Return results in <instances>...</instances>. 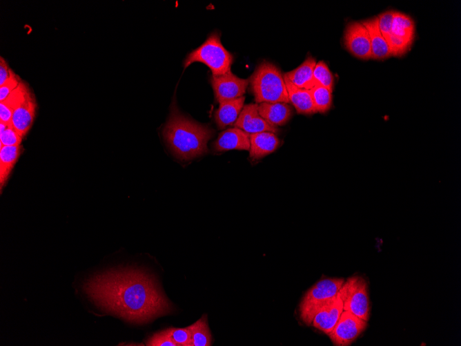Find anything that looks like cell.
<instances>
[{"label": "cell", "mask_w": 461, "mask_h": 346, "mask_svg": "<svg viewBox=\"0 0 461 346\" xmlns=\"http://www.w3.org/2000/svg\"><path fill=\"white\" fill-rule=\"evenodd\" d=\"M313 79L316 85L325 87L332 92L334 78L324 61H320L316 63L313 70Z\"/></svg>", "instance_id": "cell-25"}, {"label": "cell", "mask_w": 461, "mask_h": 346, "mask_svg": "<svg viewBox=\"0 0 461 346\" xmlns=\"http://www.w3.org/2000/svg\"><path fill=\"white\" fill-rule=\"evenodd\" d=\"M28 88V84L21 81L5 99L0 102V121L10 122L14 110L23 98Z\"/></svg>", "instance_id": "cell-22"}, {"label": "cell", "mask_w": 461, "mask_h": 346, "mask_svg": "<svg viewBox=\"0 0 461 346\" xmlns=\"http://www.w3.org/2000/svg\"><path fill=\"white\" fill-rule=\"evenodd\" d=\"M187 327L190 333L192 346L211 345L212 336L206 316H202L200 319Z\"/></svg>", "instance_id": "cell-23"}, {"label": "cell", "mask_w": 461, "mask_h": 346, "mask_svg": "<svg viewBox=\"0 0 461 346\" xmlns=\"http://www.w3.org/2000/svg\"><path fill=\"white\" fill-rule=\"evenodd\" d=\"M21 79L14 73L3 85L0 86V102L5 99L20 84Z\"/></svg>", "instance_id": "cell-30"}, {"label": "cell", "mask_w": 461, "mask_h": 346, "mask_svg": "<svg viewBox=\"0 0 461 346\" xmlns=\"http://www.w3.org/2000/svg\"><path fill=\"white\" fill-rule=\"evenodd\" d=\"M14 71L10 68L3 57H0V86L5 84L12 76Z\"/></svg>", "instance_id": "cell-31"}, {"label": "cell", "mask_w": 461, "mask_h": 346, "mask_svg": "<svg viewBox=\"0 0 461 346\" xmlns=\"http://www.w3.org/2000/svg\"><path fill=\"white\" fill-rule=\"evenodd\" d=\"M164 331L177 346H192L190 333L188 327H170Z\"/></svg>", "instance_id": "cell-27"}, {"label": "cell", "mask_w": 461, "mask_h": 346, "mask_svg": "<svg viewBox=\"0 0 461 346\" xmlns=\"http://www.w3.org/2000/svg\"><path fill=\"white\" fill-rule=\"evenodd\" d=\"M215 131L208 125L189 119L180 113L174 103L163 129V136L174 156L188 161L208 152L207 143Z\"/></svg>", "instance_id": "cell-2"}, {"label": "cell", "mask_w": 461, "mask_h": 346, "mask_svg": "<svg viewBox=\"0 0 461 346\" xmlns=\"http://www.w3.org/2000/svg\"><path fill=\"white\" fill-rule=\"evenodd\" d=\"M22 137L12 124L0 121V148L3 146L20 145Z\"/></svg>", "instance_id": "cell-26"}, {"label": "cell", "mask_w": 461, "mask_h": 346, "mask_svg": "<svg viewBox=\"0 0 461 346\" xmlns=\"http://www.w3.org/2000/svg\"><path fill=\"white\" fill-rule=\"evenodd\" d=\"M284 79L289 101L295 107L297 112L303 115H311L315 113L316 111L310 90L298 88L293 85L286 77H284Z\"/></svg>", "instance_id": "cell-20"}, {"label": "cell", "mask_w": 461, "mask_h": 346, "mask_svg": "<svg viewBox=\"0 0 461 346\" xmlns=\"http://www.w3.org/2000/svg\"><path fill=\"white\" fill-rule=\"evenodd\" d=\"M315 65V59L312 57H308L301 65L293 70L285 73L283 76L295 86L311 90L316 85L313 79Z\"/></svg>", "instance_id": "cell-19"}, {"label": "cell", "mask_w": 461, "mask_h": 346, "mask_svg": "<svg viewBox=\"0 0 461 346\" xmlns=\"http://www.w3.org/2000/svg\"><path fill=\"white\" fill-rule=\"evenodd\" d=\"M234 125L249 135L265 131L276 134L279 131L277 126L271 124L259 115L257 103L244 106Z\"/></svg>", "instance_id": "cell-11"}, {"label": "cell", "mask_w": 461, "mask_h": 346, "mask_svg": "<svg viewBox=\"0 0 461 346\" xmlns=\"http://www.w3.org/2000/svg\"><path fill=\"white\" fill-rule=\"evenodd\" d=\"M37 102L28 88L23 98L14 110L10 123L23 138L30 129L36 114Z\"/></svg>", "instance_id": "cell-12"}, {"label": "cell", "mask_w": 461, "mask_h": 346, "mask_svg": "<svg viewBox=\"0 0 461 346\" xmlns=\"http://www.w3.org/2000/svg\"><path fill=\"white\" fill-rule=\"evenodd\" d=\"M148 346H177L164 330L153 334L146 340Z\"/></svg>", "instance_id": "cell-29"}, {"label": "cell", "mask_w": 461, "mask_h": 346, "mask_svg": "<svg viewBox=\"0 0 461 346\" xmlns=\"http://www.w3.org/2000/svg\"><path fill=\"white\" fill-rule=\"evenodd\" d=\"M22 152L21 145L3 146L0 148V186L1 191L6 185L9 175Z\"/></svg>", "instance_id": "cell-21"}, {"label": "cell", "mask_w": 461, "mask_h": 346, "mask_svg": "<svg viewBox=\"0 0 461 346\" xmlns=\"http://www.w3.org/2000/svg\"><path fill=\"white\" fill-rule=\"evenodd\" d=\"M395 13V11L389 10L379 15L377 17L378 20L379 30L387 43L390 37Z\"/></svg>", "instance_id": "cell-28"}, {"label": "cell", "mask_w": 461, "mask_h": 346, "mask_svg": "<svg viewBox=\"0 0 461 346\" xmlns=\"http://www.w3.org/2000/svg\"><path fill=\"white\" fill-rule=\"evenodd\" d=\"M344 44L353 56L362 59L371 58L369 32L361 22L353 21L346 25Z\"/></svg>", "instance_id": "cell-10"}, {"label": "cell", "mask_w": 461, "mask_h": 346, "mask_svg": "<svg viewBox=\"0 0 461 346\" xmlns=\"http://www.w3.org/2000/svg\"><path fill=\"white\" fill-rule=\"evenodd\" d=\"M367 321L343 310L333 329L328 334L334 345H350L366 328Z\"/></svg>", "instance_id": "cell-8"}, {"label": "cell", "mask_w": 461, "mask_h": 346, "mask_svg": "<svg viewBox=\"0 0 461 346\" xmlns=\"http://www.w3.org/2000/svg\"><path fill=\"white\" fill-rule=\"evenodd\" d=\"M342 311L343 302L337 294L319 308L311 325L328 334L333 329Z\"/></svg>", "instance_id": "cell-13"}, {"label": "cell", "mask_w": 461, "mask_h": 346, "mask_svg": "<svg viewBox=\"0 0 461 346\" xmlns=\"http://www.w3.org/2000/svg\"><path fill=\"white\" fill-rule=\"evenodd\" d=\"M344 282L343 278H326L308 289L299 305L300 318L306 325H311L319 308L338 294Z\"/></svg>", "instance_id": "cell-5"}, {"label": "cell", "mask_w": 461, "mask_h": 346, "mask_svg": "<svg viewBox=\"0 0 461 346\" xmlns=\"http://www.w3.org/2000/svg\"><path fill=\"white\" fill-rule=\"evenodd\" d=\"M233 61V55L222 44L220 35L215 32L186 56L184 67L186 68L194 62H201L210 69L212 75L219 76L230 71Z\"/></svg>", "instance_id": "cell-4"}, {"label": "cell", "mask_w": 461, "mask_h": 346, "mask_svg": "<svg viewBox=\"0 0 461 346\" xmlns=\"http://www.w3.org/2000/svg\"><path fill=\"white\" fill-rule=\"evenodd\" d=\"M361 23L366 27L369 32L371 48V58L375 59H384L391 56L389 44L379 30L377 17H375L362 21Z\"/></svg>", "instance_id": "cell-16"}, {"label": "cell", "mask_w": 461, "mask_h": 346, "mask_svg": "<svg viewBox=\"0 0 461 346\" xmlns=\"http://www.w3.org/2000/svg\"><path fill=\"white\" fill-rule=\"evenodd\" d=\"M258 112L263 119L275 126L285 125L293 115L291 107L283 102L260 103Z\"/></svg>", "instance_id": "cell-17"}, {"label": "cell", "mask_w": 461, "mask_h": 346, "mask_svg": "<svg viewBox=\"0 0 461 346\" xmlns=\"http://www.w3.org/2000/svg\"><path fill=\"white\" fill-rule=\"evenodd\" d=\"M310 92L316 113H326L332 104V92L317 84Z\"/></svg>", "instance_id": "cell-24"}, {"label": "cell", "mask_w": 461, "mask_h": 346, "mask_svg": "<svg viewBox=\"0 0 461 346\" xmlns=\"http://www.w3.org/2000/svg\"><path fill=\"white\" fill-rule=\"evenodd\" d=\"M415 24L408 15L395 12L388 44L391 56L403 55L414 39Z\"/></svg>", "instance_id": "cell-7"}, {"label": "cell", "mask_w": 461, "mask_h": 346, "mask_svg": "<svg viewBox=\"0 0 461 346\" xmlns=\"http://www.w3.org/2000/svg\"><path fill=\"white\" fill-rule=\"evenodd\" d=\"M343 310L348 311L368 322L370 314L368 285L361 276H352L344 282L338 292Z\"/></svg>", "instance_id": "cell-6"}, {"label": "cell", "mask_w": 461, "mask_h": 346, "mask_svg": "<svg viewBox=\"0 0 461 346\" xmlns=\"http://www.w3.org/2000/svg\"><path fill=\"white\" fill-rule=\"evenodd\" d=\"M250 146V135L237 127L222 131L213 144L216 152L233 149L249 151Z\"/></svg>", "instance_id": "cell-14"}, {"label": "cell", "mask_w": 461, "mask_h": 346, "mask_svg": "<svg viewBox=\"0 0 461 346\" xmlns=\"http://www.w3.org/2000/svg\"><path fill=\"white\" fill-rule=\"evenodd\" d=\"M250 157L259 160L274 152L280 144L277 135L271 132H261L250 135Z\"/></svg>", "instance_id": "cell-15"}, {"label": "cell", "mask_w": 461, "mask_h": 346, "mask_svg": "<svg viewBox=\"0 0 461 346\" xmlns=\"http://www.w3.org/2000/svg\"><path fill=\"white\" fill-rule=\"evenodd\" d=\"M248 80L257 104L290 102L284 76L273 64L262 61Z\"/></svg>", "instance_id": "cell-3"}, {"label": "cell", "mask_w": 461, "mask_h": 346, "mask_svg": "<svg viewBox=\"0 0 461 346\" xmlns=\"http://www.w3.org/2000/svg\"><path fill=\"white\" fill-rule=\"evenodd\" d=\"M244 100L245 97L242 96L219 103L214 117L218 128L224 129L235 123L244 107Z\"/></svg>", "instance_id": "cell-18"}, {"label": "cell", "mask_w": 461, "mask_h": 346, "mask_svg": "<svg viewBox=\"0 0 461 346\" xmlns=\"http://www.w3.org/2000/svg\"><path fill=\"white\" fill-rule=\"evenodd\" d=\"M84 287L98 305L132 323H146L172 311L155 278L141 269L108 270Z\"/></svg>", "instance_id": "cell-1"}, {"label": "cell", "mask_w": 461, "mask_h": 346, "mask_svg": "<svg viewBox=\"0 0 461 346\" xmlns=\"http://www.w3.org/2000/svg\"><path fill=\"white\" fill-rule=\"evenodd\" d=\"M210 82L216 100L221 103L242 97L249 80L237 77L230 70L222 75H212Z\"/></svg>", "instance_id": "cell-9"}]
</instances>
